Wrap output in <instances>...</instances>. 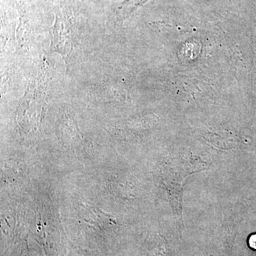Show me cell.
<instances>
[{
    "label": "cell",
    "instance_id": "obj_1",
    "mask_svg": "<svg viewBox=\"0 0 256 256\" xmlns=\"http://www.w3.org/2000/svg\"><path fill=\"white\" fill-rule=\"evenodd\" d=\"M173 175L174 178L172 191L171 192L172 201L176 215L182 216V196L183 186L188 176L196 172L205 169L204 163L200 159H174L173 161Z\"/></svg>",
    "mask_w": 256,
    "mask_h": 256
},
{
    "label": "cell",
    "instance_id": "obj_2",
    "mask_svg": "<svg viewBox=\"0 0 256 256\" xmlns=\"http://www.w3.org/2000/svg\"><path fill=\"white\" fill-rule=\"evenodd\" d=\"M250 246L256 249V235L252 236V238H250Z\"/></svg>",
    "mask_w": 256,
    "mask_h": 256
}]
</instances>
